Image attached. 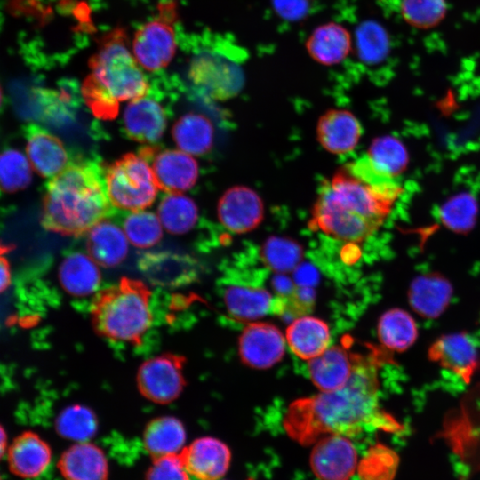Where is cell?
I'll list each match as a JSON object with an SVG mask.
<instances>
[{
    "label": "cell",
    "instance_id": "6da1fadb",
    "mask_svg": "<svg viewBox=\"0 0 480 480\" xmlns=\"http://www.w3.org/2000/svg\"><path fill=\"white\" fill-rule=\"evenodd\" d=\"M382 348L371 347L366 353H355L353 373L342 388L293 401L283 421L288 436L308 445L326 436L401 431L402 425L379 401L378 371L388 361Z\"/></svg>",
    "mask_w": 480,
    "mask_h": 480
},
{
    "label": "cell",
    "instance_id": "7a4b0ae2",
    "mask_svg": "<svg viewBox=\"0 0 480 480\" xmlns=\"http://www.w3.org/2000/svg\"><path fill=\"white\" fill-rule=\"evenodd\" d=\"M402 190L396 177L360 156L323 183L309 226L338 241L359 244L382 226Z\"/></svg>",
    "mask_w": 480,
    "mask_h": 480
},
{
    "label": "cell",
    "instance_id": "3957f363",
    "mask_svg": "<svg viewBox=\"0 0 480 480\" xmlns=\"http://www.w3.org/2000/svg\"><path fill=\"white\" fill-rule=\"evenodd\" d=\"M111 205L101 165L72 159L46 184L41 224L57 234L79 236L110 216Z\"/></svg>",
    "mask_w": 480,
    "mask_h": 480
},
{
    "label": "cell",
    "instance_id": "277c9868",
    "mask_svg": "<svg viewBox=\"0 0 480 480\" xmlns=\"http://www.w3.org/2000/svg\"><path fill=\"white\" fill-rule=\"evenodd\" d=\"M151 292L141 281L123 277L101 291L92 306L96 332L113 341L140 345L152 323Z\"/></svg>",
    "mask_w": 480,
    "mask_h": 480
},
{
    "label": "cell",
    "instance_id": "5b68a950",
    "mask_svg": "<svg viewBox=\"0 0 480 480\" xmlns=\"http://www.w3.org/2000/svg\"><path fill=\"white\" fill-rule=\"evenodd\" d=\"M90 76L113 100H133L148 93L149 84L117 28L105 36L89 60Z\"/></svg>",
    "mask_w": 480,
    "mask_h": 480
},
{
    "label": "cell",
    "instance_id": "8992f818",
    "mask_svg": "<svg viewBox=\"0 0 480 480\" xmlns=\"http://www.w3.org/2000/svg\"><path fill=\"white\" fill-rule=\"evenodd\" d=\"M244 53L231 44L219 43L192 60L188 76L197 89L215 100L236 96L242 89L244 76L242 63Z\"/></svg>",
    "mask_w": 480,
    "mask_h": 480
},
{
    "label": "cell",
    "instance_id": "52a82bcc",
    "mask_svg": "<svg viewBox=\"0 0 480 480\" xmlns=\"http://www.w3.org/2000/svg\"><path fill=\"white\" fill-rule=\"evenodd\" d=\"M106 191L111 204L140 211L156 199L158 186L149 164L139 154L128 153L104 169Z\"/></svg>",
    "mask_w": 480,
    "mask_h": 480
},
{
    "label": "cell",
    "instance_id": "ba28073f",
    "mask_svg": "<svg viewBox=\"0 0 480 480\" xmlns=\"http://www.w3.org/2000/svg\"><path fill=\"white\" fill-rule=\"evenodd\" d=\"M175 7L167 4L159 15L143 24L132 40V54L139 65L150 72L165 68L176 52L174 21Z\"/></svg>",
    "mask_w": 480,
    "mask_h": 480
},
{
    "label": "cell",
    "instance_id": "9c48e42d",
    "mask_svg": "<svg viewBox=\"0 0 480 480\" xmlns=\"http://www.w3.org/2000/svg\"><path fill=\"white\" fill-rule=\"evenodd\" d=\"M182 356L163 354L144 362L139 368L137 385L147 399L161 404L179 397L186 385Z\"/></svg>",
    "mask_w": 480,
    "mask_h": 480
},
{
    "label": "cell",
    "instance_id": "30bf717a",
    "mask_svg": "<svg viewBox=\"0 0 480 480\" xmlns=\"http://www.w3.org/2000/svg\"><path fill=\"white\" fill-rule=\"evenodd\" d=\"M139 155L150 165L158 188L181 193L191 188L198 178V164L191 156L176 149L142 147Z\"/></svg>",
    "mask_w": 480,
    "mask_h": 480
},
{
    "label": "cell",
    "instance_id": "8fae6325",
    "mask_svg": "<svg viewBox=\"0 0 480 480\" xmlns=\"http://www.w3.org/2000/svg\"><path fill=\"white\" fill-rule=\"evenodd\" d=\"M428 356L433 363L458 377L466 384L480 369V352L473 338L466 332L444 334L429 347Z\"/></svg>",
    "mask_w": 480,
    "mask_h": 480
},
{
    "label": "cell",
    "instance_id": "7c38bea8",
    "mask_svg": "<svg viewBox=\"0 0 480 480\" xmlns=\"http://www.w3.org/2000/svg\"><path fill=\"white\" fill-rule=\"evenodd\" d=\"M285 340L280 330L269 323H249L238 341L241 361L247 366L263 370L281 361L284 355Z\"/></svg>",
    "mask_w": 480,
    "mask_h": 480
},
{
    "label": "cell",
    "instance_id": "4fadbf2b",
    "mask_svg": "<svg viewBox=\"0 0 480 480\" xmlns=\"http://www.w3.org/2000/svg\"><path fill=\"white\" fill-rule=\"evenodd\" d=\"M357 463L355 446L343 436H326L312 450L310 466L320 480H348Z\"/></svg>",
    "mask_w": 480,
    "mask_h": 480
},
{
    "label": "cell",
    "instance_id": "5bb4252c",
    "mask_svg": "<svg viewBox=\"0 0 480 480\" xmlns=\"http://www.w3.org/2000/svg\"><path fill=\"white\" fill-rule=\"evenodd\" d=\"M179 458L189 476L197 480H220L229 468L231 452L220 440L204 436L185 446Z\"/></svg>",
    "mask_w": 480,
    "mask_h": 480
},
{
    "label": "cell",
    "instance_id": "9a60e30c",
    "mask_svg": "<svg viewBox=\"0 0 480 480\" xmlns=\"http://www.w3.org/2000/svg\"><path fill=\"white\" fill-rule=\"evenodd\" d=\"M264 206L260 196L244 186L228 189L218 203V218L224 228L236 234L252 231L263 220Z\"/></svg>",
    "mask_w": 480,
    "mask_h": 480
},
{
    "label": "cell",
    "instance_id": "2e32d148",
    "mask_svg": "<svg viewBox=\"0 0 480 480\" xmlns=\"http://www.w3.org/2000/svg\"><path fill=\"white\" fill-rule=\"evenodd\" d=\"M168 110L153 96H143L131 100L123 116L124 132L131 140L153 143L164 134Z\"/></svg>",
    "mask_w": 480,
    "mask_h": 480
},
{
    "label": "cell",
    "instance_id": "e0dca14e",
    "mask_svg": "<svg viewBox=\"0 0 480 480\" xmlns=\"http://www.w3.org/2000/svg\"><path fill=\"white\" fill-rule=\"evenodd\" d=\"M9 470L16 476L32 479L41 476L52 461V449L39 435L25 431L7 449Z\"/></svg>",
    "mask_w": 480,
    "mask_h": 480
},
{
    "label": "cell",
    "instance_id": "ac0fdd59",
    "mask_svg": "<svg viewBox=\"0 0 480 480\" xmlns=\"http://www.w3.org/2000/svg\"><path fill=\"white\" fill-rule=\"evenodd\" d=\"M355 365V353L342 345L327 348L321 355L309 360L308 372L314 385L322 392L342 388L350 379Z\"/></svg>",
    "mask_w": 480,
    "mask_h": 480
},
{
    "label": "cell",
    "instance_id": "d6986e66",
    "mask_svg": "<svg viewBox=\"0 0 480 480\" xmlns=\"http://www.w3.org/2000/svg\"><path fill=\"white\" fill-rule=\"evenodd\" d=\"M26 140L29 163L42 177L52 178L68 166L69 156L63 143L45 129L29 124Z\"/></svg>",
    "mask_w": 480,
    "mask_h": 480
},
{
    "label": "cell",
    "instance_id": "ffe728a7",
    "mask_svg": "<svg viewBox=\"0 0 480 480\" xmlns=\"http://www.w3.org/2000/svg\"><path fill=\"white\" fill-rule=\"evenodd\" d=\"M362 134L358 119L349 111L332 109L318 120L316 137L322 147L332 154L352 151Z\"/></svg>",
    "mask_w": 480,
    "mask_h": 480
},
{
    "label": "cell",
    "instance_id": "44dd1931",
    "mask_svg": "<svg viewBox=\"0 0 480 480\" xmlns=\"http://www.w3.org/2000/svg\"><path fill=\"white\" fill-rule=\"evenodd\" d=\"M58 469L65 480H107L108 464L103 451L97 445L78 442L60 457Z\"/></svg>",
    "mask_w": 480,
    "mask_h": 480
},
{
    "label": "cell",
    "instance_id": "7402d4cb",
    "mask_svg": "<svg viewBox=\"0 0 480 480\" xmlns=\"http://www.w3.org/2000/svg\"><path fill=\"white\" fill-rule=\"evenodd\" d=\"M452 296L451 283L436 273L417 276L410 284L408 300L420 316L434 319L449 306Z\"/></svg>",
    "mask_w": 480,
    "mask_h": 480
},
{
    "label": "cell",
    "instance_id": "603a6c76",
    "mask_svg": "<svg viewBox=\"0 0 480 480\" xmlns=\"http://www.w3.org/2000/svg\"><path fill=\"white\" fill-rule=\"evenodd\" d=\"M285 338L289 348L297 356L309 361L329 348L331 333L324 321L303 316L289 324Z\"/></svg>",
    "mask_w": 480,
    "mask_h": 480
},
{
    "label": "cell",
    "instance_id": "cb8c5ba5",
    "mask_svg": "<svg viewBox=\"0 0 480 480\" xmlns=\"http://www.w3.org/2000/svg\"><path fill=\"white\" fill-rule=\"evenodd\" d=\"M86 247L89 256L98 265L111 268L124 260L128 239L118 226L103 220L89 230Z\"/></svg>",
    "mask_w": 480,
    "mask_h": 480
},
{
    "label": "cell",
    "instance_id": "d4e9b609",
    "mask_svg": "<svg viewBox=\"0 0 480 480\" xmlns=\"http://www.w3.org/2000/svg\"><path fill=\"white\" fill-rule=\"evenodd\" d=\"M185 442V428L180 420L172 416L150 420L143 433L144 447L153 460L180 454Z\"/></svg>",
    "mask_w": 480,
    "mask_h": 480
},
{
    "label": "cell",
    "instance_id": "484cf974",
    "mask_svg": "<svg viewBox=\"0 0 480 480\" xmlns=\"http://www.w3.org/2000/svg\"><path fill=\"white\" fill-rule=\"evenodd\" d=\"M59 278L68 293L84 297L98 290L101 275L98 264L90 256L76 252L63 260L59 270Z\"/></svg>",
    "mask_w": 480,
    "mask_h": 480
},
{
    "label": "cell",
    "instance_id": "4316f807",
    "mask_svg": "<svg viewBox=\"0 0 480 480\" xmlns=\"http://www.w3.org/2000/svg\"><path fill=\"white\" fill-rule=\"evenodd\" d=\"M272 296L260 287L231 284L224 292V303L228 314L236 320L249 322L270 312Z\"/></svg>",
    "mask_w": 480,
    "mask_h": 480
},
{
    "label": "cell",
    "instance_id": "83f0119b",
    "mask_svg": "<svg viewBox=\"0 0 480 480\" xmlns=\"http://www.w3.org/2000/svg\"><path fill=\"white\" fill-rule=\"evenodd\" d=\"M172 135L181 151L193 156H203L212 148L214 130L205 116L188 113L174 123Z\"/></svg>",
    "mask_w": 480,
    "mask_h": 480
},
{
    "label": "cell",
    "instance_id": "f1b7e54d",
    "mask_svg": "<svg viewBox=\"0 0 480 480\" xmlns=\"http://www.w3.org/2000/svg\"><path fill=\"white\" fill-rule=\"evenodd\" d=\"M417 336V324L413 317L404 309H389L379 320L378 337L383 348L404 351L415 342Z\"/></svg>",
    "mask_w": 480,
    "mask_h": 480
},
{
    "label": "cell",
    "instance_id": "f546056e",
    "mask_svg": "<svg viewBox=\"0 0 480 480\" xmlns=\"http://www.w3.org/2000/svg\"><path fill=\"white\" fill-rule=\"evenodd\" d=\"M162 226L172 235H183L191 230L198 218L196 203L180 193L164 196L157 209Z\"/></svg>",
    "mask_w": 480,
    "mask_h": 480
},
{
    "label": "cell",
    "instance_id": "4dcf8cb0",
    "mask_svg": "<svg viewBox=\"0 0 480 480\" xmlns=\"http://www.w3.org/2000/svg\"><path fill=\"white\" fill-rule=\"evenodd\" d=\"M303 257L301 245L285 236H270L262 244L260 258L263 263L277 274L295 270Z\"/></svg>",
    "mask_w": 480,
    "mask_h": 480
},
{
    "label": "cell",
    "instance_id": "1f68e13d",
    "mask_svg": "<svg viewBox=\"0 0 480 480\" xmlns=\"http://www.w3.org/2000/svg\"><path fill=\"white\" fill-rule=\"evenodd\" d=\"M98 420L87 406L73 404L63 409L55 420V428L64 438L86 442L96 433Z\"/></svg>",
    "mask_w": 480,
    "mask_h": 480
},
{
    "label": "cell",
    "instance_id": "d6a6232c",
    "mask_svg": "<svg viewBox=\"0 0 480 480\" xmlns=\"http://www.w3.org/2000/svg\"><path fill=\"white\" fill-rule=\"evenodd\" d=\"M309 50L319 61L324 64L336 63L348 50V37L342 28L326 26L312 36Z\"/></svg>",
    "mask_w": 480,
    "mask_h": 480
},
{
    "label": "cell",
    "instance_id": "836d02e7",
    "mask_svg": "<svg viewBox=\"0 0 480 480\" xmlns=\"http://www.w3.org/2000/svg\"><path fill=\"white\" fill-rule=\"evenodd\" d=\"M124 230L128 241L141 249L156 245L163 236L159 218L150 212L144 211H136L126 216Z\"/></svg>",
    "mask_w": 480,
    "mask_h": 480
},
{
    "label": "cell",
    "instance_id": "e575fe53",
    "mask_svg": "<svg viewBox=\"0 0 480 480\" xmlns=\"http://www.w3.org/2000/svg\"><path fill=\"white\" fill-rule=\"evenodd\" d=\"M29 160L16 149L0 153V189L17 192L27 188L32 180Z\"/></svg>",
    "mask_w": 480,
    "mask_h": 480
},
{
    "label": "cell",
    "instance_id": "d590c367",
    "mask_svg": "<svg viewBox=\"0 0 480 480\" xmlns=\"http://www.w3.org/2000/svg\"><path fill=\"white\" fill-rule=\"evenodd\" d=\"M366 155L379 171L393 177H397L406 164L403 145L390 136L375 139Z\"/></svg>",
    "mask_w": 480,
    "mask_h": 480
},
{
    "label": "cell",
    "instance_id": "8d00e7d4",
    "mask_svg": "<svg viewBox=\"0 0 480 480\" xmlns=\"http://www.w3.org/2000/svg\"><path fill=\"white\" fill-rule=\"evenodd\" d=\"M315 294L308 286L297 285L272 299L270 312L284 320L306 316L314 307Z\"/></svg>",
    "mask_w": 480,
    "mask_h": 480
},
{
    "label": "cell",
    "instance_id": "74e56055",
    "mask_svg": "<svg viewBox=\"0 0 480 480\" xmlns=\"http://www.w3.org/2000/svg\"><path fill=\"white\" fill-rule=\"evenodd\" d=\"M403 18L418 28H429L440 21L445 12L444 0H396Z\"/></svg>",
    "mask_w": 480,
    "mask_h": 480
},
{
    "label": "cell",
    "instance_id": "f35d334b",
    "mask_svg": "<svg viewBox=\"0 0 480 480\" xmlns=\"http://www.w3.org/2000/svg\"><path fill=\"white\" fill-rule=\"evenodd\" d=\"M396 466V453L388 447L378 444L369 451L360 469L364 480H391Z\"/></svg>",
    "mask_w": 480,
    "mask_h": 480
},
{
    "label": "cell",
    "instance_id": "ab89813d",
    "mask_svg": "<svg viewBox=\"0 0 480 480\" xmlns=\"http://www.w3.org/2000/svg\"><path fill=\"white\" fill-rule=\"evenodd\" d=\"M82 95L86 105L98 118L111 120L117 116L119 103L108 96L90 75L83 83Z\"/></svg>",
    "mask_w": 480,
    "mask_h": 480
},
{
    "label": "cell",
    "instance_id": "60d3db41",
    "mask_svg": "<svg viewBox=\"0 0 480 480\" xmlns=\"http://www.w3.org/2000/svg\"><path fill=\"white\" fill-rule=\"evenodd\" d=\"M360 49L368 61L380 60L388 50V40L384 32L374 24L366 25L360 33Z\"/></svg>",
    "mask_w": 480,
    "mask_h": 480
},
{
    "label": "cell",
    "instance_id": "b9f144b4",
    "mask_svg": "<svg viewBox=\"0 0 480 480\" xmlns=\"http://www.w3.org/2000/svg\"><path fill=\"white\" fill-rule=\"evenodd\" d=\"M10 246L0 244V293L5 291L11 284L10 265L4 254Z\"/></svg>",
    "mask_w": 480,
    "mask_h": 480
},
{
    "label": "cell",
    "instance_id": "7bdbcfd3",
    "mask_svg": "<svg viewBox=\"0 0 480 480\" xmlns=\"http://www.w3.org/2000/svg\"><path fill=\"white\" fill-rule=\"evenodd\" d=\"M276 2L283 14L292 17L301 13L305 7L304 0H276Z\"/></svg>",
    "mask_w": 480,
    "mask_h": 480
},
{
    "label": "cell",
    "instance_id": "ee69618b",
    "mask_svg": "<svg viewBox=\"0 0 480 480\" xmlns=\"http://www.w3.org/2000/svg\"><path fill=\"white\" fill-rule=\"evenodd\" d=\"M296 281L300 285L309 284L316 280V272L309 265L300 264L296 268Z\"/></svg>",
    "mask_w": 480,
    "mask_h": 480
},
{
    "label": "cell",
    "instance_id": "f6af8a7d",
    "mask_svg": "<svg viewBox=\"0 0 480 480\" xmlns=\"http://www.w3.org/2000/svg\"><path fill=\"white\" fill-rule=\"evenodd\" d=\"M273 286L276 293L279 294L291 291L295 286V284L284 274H277L273 280Z\"/></svg>",
    "mask_w": 480,
    "mask_h": 480
},
{
    "label": "cell",
    "instance_id": "bcb514c9",
    "mask_svg": "<svg viewBox=\"0 0 480 480\" xmlns=\"http://www.w3.org/2000/svg\"><path fill=\"white\" fill-rule=\"evenodd\" d=\"M7 435L4 428L0 425V460L7 452Z\"/></svg>",
    "mask_w": 480,
    "mask_h": 480
},
{
    "label": "cell",
    "instance_id": "7dc6e473",
    "mask_svg": "<svg viewBox=\"0 0 480 480\" xmlns=\"http://www.w3.org/2000/svg\"><path fill=\"white\" fill-rule=\"evenodd\" d=\"M1 102H2V90H1V87H0V105H1Z\"/></svg>",
    "mask_w": 480,
    "mask_h": 480
},
{
    "label": "cell",
    "instance_id": "c3c4849f",
    "mask_svg": "<svg viewBox=\"0 0 480 480\" xmlns=\"http://www.w3.org/2000/svg\"><path fill=\"white\" fill-rule=\"evenodd\" d=\"M0 480H2L1 476H0Z\"/></svg>",
    "mask_w": 480,
    "mask_h": 480
},
{
    "label": "cell",
    "instance_id": "681fc988",
    "mask_svg": "<svg viewBox=\"0 0 480 480\" xmlns=\"http://www.w3.org/2000/svg\"><path fill=\"white\" fill-rule=\"evenodd\" d=\"M248 480H253V479H248Z\"/></svg>",
    "mask_w": 480,
    "mask_h": 480
}]
</instances>
